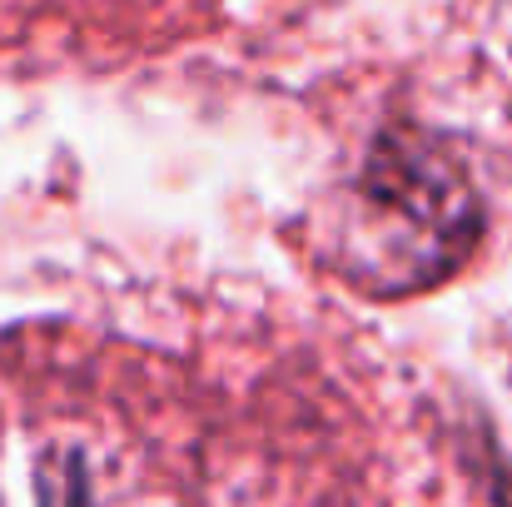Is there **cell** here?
Segmentation results:
<instances>
[]
</instances>
